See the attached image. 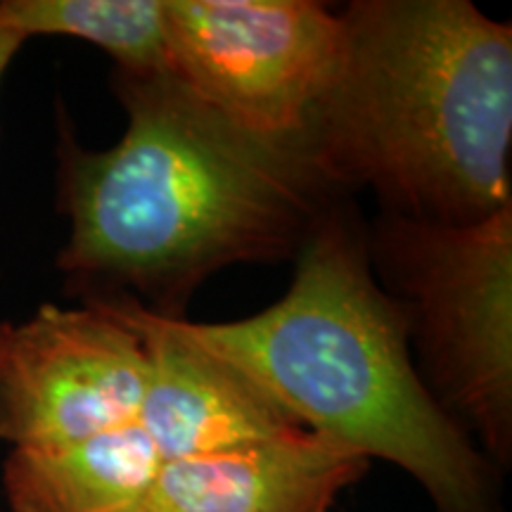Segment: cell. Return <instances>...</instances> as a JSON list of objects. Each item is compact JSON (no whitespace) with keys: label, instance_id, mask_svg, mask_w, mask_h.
<instances>
[{"label":"cell","instance_id":"5","mask_svg":"<svg viewBox=\"0 0 512 512\" xmlns=\"http://www.w3.org/2000/svg\"><path fill=\"white\" fill-rule=\"evenodd\" d=\"M171 76L254 136L302 145L337 79L339 10L313 0H164Z\"/></svg>","mask_w":512,"mask_h":512},{"label":"cell","instance_id":"9","mask_svg":"<svg viewBox=\"0 0 512 512\" xmlns=\"http://www.w3.org/2000/svg\"><path fill=\"white\" fill-rule=\"evenodd\" d=\"M162 465L136 422L79 444L10 451L3 491L10 512H128Z\"/></svg>","mask_w":512,"mask_h":512},{"label":"cell","instance_id":"8","mask_svg":"<svg viewBox=\"0 0 512 512\" xmlns=\"http://www.w3.org/2000/svg\"><path fill=\"white\" fill-rule=\"evenodd\" d=\"M370 460L297 430L261 444L164 463L128 512H332Z\"/></svg>","mask_w":512,"mask_h":512},{"label":"cell","instance_id":"2","mask_svg":"<svg viewBox=\"0 0 512 512\" xmlns=\"http://www.w3.org/2000/svg\"><path fill=\"white\" fill-rule=\"evenodd\" d=\"M337 79L306 133L335 192L470 223L512 207V27L470 0H354Z\"/></svg>","mask_w":512,"mask_h":512},{"label":"cell","instance_id":"11","mask_svg":"<svg viewBox=\"0 0 512 512\" xmlns=\"http://www.w3.org/2000/svg\"><path fill=\"white\" fill-rule=\"evenodd\" d=\"M24 43H27V38H24L22 34H17L15 29L5 27V24L0 22V83H3L12 60H15L19 50L24 48Z\"/></svg>","mask_w":512,"mask_h":512},{"label":"cell","instance_id":"6","mask_svg":"<svg viewBox=\"0 0 512 512\" xmlns=\"http://www.w3.org/2000/svg\"><path fill=\"white\" fill-rule=\"evenodd\" d=\"M147 382L138 332L95 299L43 304L0 323V441L10 451L79 444L136 425Z\"/></svg>","mask_w":512,"mask_h":512},{"label":"cell","instance_id":"10","mask_svg":"<svg viewBox=\"0 0 512 512\" xmlns=\"http://www.w3.org/2000/svg\"><path fill=\"white\" fill-rule=\"evenodd\" d=\"M0 22L24 38L67 36L91 43L117 72L171 74L164 0H0Z\"/></svg>","mask_w":512,"mask_h":512},{"label":"cell","instance_id":"4","mask_svg":"<svg viewBox=\"0 0 512 512\" xmlns=\"http://www.w3.org/2000/svg\"><path fill=\"white\" fill-rule=\"evenodd\" d=\"M377 283L415 368L496 470L512 460V207L470 223L382 211L366 228Z\"/></svg>","mask_w":512,"mask_h":512},{"label":"cell","instance_id":"3","mask_svg":"<svg viewBox=\"0 0 512 512\" xmlns=\"http://www.w3.org/2000/svg\"><path fill=\"white\" fill-rule=\"evenodd\" d=\"M176 323L304 430L408 472L437 512H503L498 470L422 382L349 209L320 216L273 306L233 323Z\"/></svg>","mask_w":512,"mask_h":512},{"label":"cell","instance_id":"7","mask_svg":"<svg viewBox=\"0 0 512 512\" xmlns=\"http://www.w3.org/2000/svg\"><path fill=\"white\" fill-rule=\"evenodd\" d=\"M143 339L147 382L138 425L162 463L211 456L304 430L240 370L197 347L176 318L128 294H88Z\"/></svg>","mask_w":512,"mask_h":512},{"label":"cell","instance_id":"1","mask_svg":"<svg viewBox=\"0 0 512 512\" xmlns=\"http://www.w3.org/2000/svg\"><path fill=\"white\" fill-rule=\"evenodd\" d=\"M126 131L88 150L60 110L57 268L81 297L128 294L181 318L228 266L294 259L337 192L302 145L254 136L171 74L114 72Z\"/></svg>","mask_w":512,"mask_h":512}]
</instances>
